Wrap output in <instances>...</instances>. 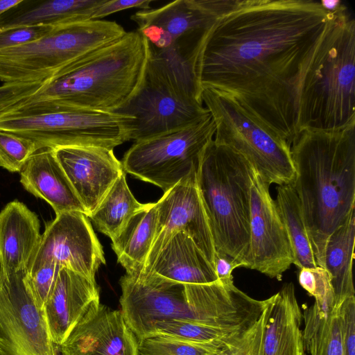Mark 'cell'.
I'll return each mask as SVG.
<instances>
[{"mask_svg":"<svg viewBox=\"0 0 355 355\" xmlns=\"http://www.w3.org/2000/svg\"><path fill=\"white\" fill-rule=\"evenodd\" d=\"M330 15L313 0H239L201 46L200 92L227 95L291 146L299 134L303 78Z\"/></svg>","mask_w":355,"mask_h":355,"instance_id":"1","label":"cell"},{"mask_svg":"<svg viewBox=\"0 0 355 355\" xmlns=\"http://www.w3.org/2000/svg\"><path fill=\"white\" fill-rule=\"evenodd\" d=\"M148 58L147 41L137 30L67 67L33 94L0 116H28L60 110L113 112L134 94Z\"/></svg>","mask_w":355,"mask_h":355,"instance_id":"2","label":"cell"},{"mask_svg":"<svg viewBox=\"0 0 355 355\" xmlns=\"http://www.w3.org/2000/svg\"><path fill=\"white\" fill-rule=\"evenodd\" d=\"M298 197L317 265L331 234L355 210V125L300 132L291 146Z\"/></svg>","mask_w":355,"mask_h":355,"instance_id":"3","label":"cell"},{"mask_svg":"<svg viewBox=\"0 0 355 355\" xmlns=\"http://www.w3.org/2000/svg\"><path fill=\"white\" fill-rule=\"evenodd\" d=\"M355 125V21L340 3L303 78L298 130L334 132Z\"/></svg>","mask_w":355,"mask_h":355,"instance_id":"4","label":"cell"},{"mask_svg":"<svg viewBox=\"0 0 355 355\" xmlns=\"http://www.w3.org/2000/svg\"><path fill=\"white\" fill-rule=\"evenodd\" d=\"M255 170L242 155L214 139L204 149L196 182L216 252L244 267L250 242L251 187Z\"/></svg>","mask_w":355,"mask_h":355,"instance_id":"5","label":"cell"},{"mask_svg":"<svg viewBox=\"0 0 355 355\" xmlns=\"http://www.w3.org/2000/svg\"><path fill=\"white\" fill-rule=\"evenodd\" d=\"M125 33L115 21L103 19L56 25L33 42L0 50V81L43 82Z\"/></svg>","mask_w":355,"mask_h":355,"instance_id":"6","label":"cell"},{"mask_svg":"<svg viewBox=\"0 0 355 355\" xmlns=\"http://www.w3.org/2000/svg\"><path fill=\"white\" fill-rule=\"evenodd\" d=\"M200 98L214 120L216 144L245 157L269 185H293L295 171L286 141L227 95L207 87L201 89Z\"/></svg>","mask_w":355,"mask_h":355,"instance_id":"7","label":"cell"},{"mask_svg":"<svg viewBox=\"0 0 355 355\" xmlns=\"http://www.w3.org/2000/svg\"><path fill=\"white\" fill-rule=\"evenodd\" d=\"M130 120L112 112L68 109L28 116H0V130L32 140L37 150L68 146L114 149L129 141Z\"/></svg>","mask_w":355,"mask_h":355,"instance_id":"8","label":"cell"},{"mask_svg":"<svg viewBox=\"0 0 355 355\" xmlns=\"http://www.w3.org/2000/svg\"><path fill=\"white\" fill-rule=\"evenodd\" d=\"M120 285L121 311L138 340L146 338L159 322L178 320L209 325L203 284H182L150 273L125 274Z\"/></svg>","mask_w":355,"mask_h":355,"instance_id":"9","label":"cell"},{"mask_svg":"<svg viewBox=\"0 0 355 355\" xmlns=\"http://www.w3.org/2000/svg\"><path fill=\"white\" fill-rule=\"evenodd\" d=\"M215 130L209 113L184 128L135 142L123 156V170L166 192L197 170Z\"/></svg>","mask_w":355,"mask_h":355,"instance_id":"10","label":"cell"},{"mask_svg":"<svg viewBox=\"0 0 355 355\" xmlns=\"http://www.w3.org/2000/svg\"><path fill=\"white\" fill-rule=\"evenodd\" d=\"M239 0H178L131 15L152 52L193 59L217 20Z\"/></svg>","mask_w":355,"mask_h":355,"instance_id":"11","label":"cell"},{"mask_svg":"<svg viewBox=\"0 0 355 355\" xmlns=\"http://www.w3.org/2000/svg\"><path fill=\"white\" fill-rule=\"evenodd\" d=\"M112 112L130 119L128 139L135 142L184 128L209 114L201 101L175 89L148 62L136 92Z\"/></svg>","mask_w":355,"mask_h":355,"instance_id":"12","label":"cell"},{"mask_svg":"<svg viewBox=\"0 0 355 355\" xmlns=\"http://www.w3.org/2000/svg\"><path fill=\"white\" fill-rule=\"evenodd\" d=\"M25 274L0 273V355H59L44 311L25 285Z\"/></svg>","mask_w":355,"mask_h":355,"instance_id":"13","label":"cell"},{"mask_svg":"<svg viewBox=\"0 0 355 355\" xmlns=\"http://www.w3.org/2000/svg\"><path fill=\"white\" fill-rule=\"evenodd\" d=\"M51 262L95 281L96 272L105 260L102 245L85 214L63 212L46 224L26 274Z\"/></svg>","mask_w":355,"mask_h":355,"instance_id":"14","label":"cell"},{"mask_svg":"<svg viewBox=\"0 0 355 355\" xmlns=\"http://www.w3.org/2000/svg\"><path fill=\"white\" fill-rule=\"evenodd\" d=\"M302 322L295 286L286 283L266 300L257 321L224 349L232 355H304Z\"/></svg>","mask_w":355,"mask_h":355,"instance_id":"15","label":"cell"},{"mask_svg":"<svg viewBox=\"0 0 355 355\" xmlns=\"http://www.w3.org/2000/svg\"><path fill=\"white\" fill-rule=\"evenodd\" d=\"M196 172L164 192L157 202L156 234L141 275L150 270L160 251L178 232L192 239L214 269L215 247L198 189Z\"/></svg>","mask_w":355,"mask_h":355,"instance_id":"16","label":"cell"},{"mask_svg":"<svg viewBox=\"0 0 355 355\" xmlns=\"http://www.w3.org/2000/svg\"><path fill=\"white\" fill-rule=\"evenodd\" d=\"M270 185L254 172L251 187L250 242L244 268L277 280L293 264L291 242Z\"/></svg>","mask_w":355,"mask_h":355,"instance_id":"17","label":"cell"},{"mask_svg":"<svg viewBox=\"0 0 355 355\" xmlns=\"http://www.w3.org/2000/svg\"><path fill=\"white\" fill-rule=\"evenodd\" d=\"M53 149L89 217L125 172L121 162L113 149L105 147L68 146Z\"/></svg>","mask_w":355,"mask_h":355,"instance_id":"18","label":"cell"},{"mask_svg":"<svg viewBox=\"0 0 355 355\" xmlns=\"http://www.w3.org/2000/svg\"><path fill=\"white\" fill-rule=\"evenodd\" d=\"M60 355H139L138 340L121 311L95 300L66 340Z\"/></svg>","mask_w":355,"mask_h":355,"instance_id":"19","label":"cell"},{"mask_svg":"<svg viewBox=\"0 0 355 355\" xmlns=\"http://www.w3.org/2000/svg\"><path fill=\"white\" fill-rule=\"evenodd\" d=\"M99 300L96 281L66 268H61L43 309L50 337L60 345L85 314Z\"/></svg>","mask_w":355,"mask_h":355,"instance_id":"20","label":"cell"},{"mask_svg":"<svg viewBox=\"0 0 355 355\" xmlns=\"http://www.w3.org/2000/svg\"><path fill=\"white\" fill-rule=\"evenodd\" d=\"M37 214L15 200L0 211V273L26 271L41 241Z\"/></svg>","mask_w":355,"mask_h":355,"instance_id":"21","label":"cell"},{"mask_svg":"<svg viewBox=\"0 0 355 355\" xmlns=\"http://www.w3.org/2000/svg\"><path fill=\"white\" fill-rule=\"evenodd\" d=\"M20 182L29 193L49 204L55 215L80 211L87 216L53 148H41L31 156L20 172Z\"/></svg>","mask_w":355,"mask_h":355,"instance_id":"22","label":"cell"},{"mask_svg":"<svg viewBox=\"0 0 355 355\" xmlns=\"http://www.w3.org/2000/svg\"><path fill=\"white\" fill-rule=\"evenodd\" d=\"M150 273L182 284H205L218 280L204 254L183 232L172 236L146 274Z\"/></svg>","mask_w":355,"mask_h":355,"instance_id":"23","label":"cell"},{"mask_svg":"<svg viewBox=\"0 0 355 355\" xmlns=\"http://www.w3.org/2000/svg\"><path fill=\"white\" fill-rule=\"evenodd\" d=\"M105 0H21L0 15V30L92 19Z\"/></svg>","mask_w":355,"mask_h":355,"instance_id":"24","label":"cell"},{"mask_svg":"<svg viewBox=\"0 0 355 355\" xmlns=\"http://www.w3.org/2000/svg\"><path fill=\"white\" fill-rule=\"evenodd\" d=\"M157 202L147 203L112 240V248L126 275L137 277L144 270L157 230Z\"/></svg>","mask_w":355,"mask_h":355,"instance_id":"25","label":"cell"},{"mask_svg":"<svg viewBox=\"0 0 355 355\" xmlns=\"http://www.w3.org/2000/svg\"><path fill=\"white\" fill-rule=\"evenodd\" d=\"M341 302L326 310L319 309L315 304L303 306L304 351L310 355H343Z\"/></svg>","mask_w":355,"mask_h":355,"instance_id":"26","label":"cell"},{"mask_svg":"<svg viewBox=\"0 0 355 355\" xmlns=\"http://www.w3.org/2000/svg\"><path fill=\"white\" fill-rule=\"evenodd\" d=\"M355 211L327 240L324 268L331 275L336 302L354 296L352 263L354 258Z\"/></svg>","mask_w":355,"mask_h":355,"instance_id":"27","label":"cell"},{"mask_svg":"<svg viewBox=\"0 0 355 355\" xmlns=\"http://www.w3.org/2000/svg\"><path fill=\"white\" fill-rule=\"evenodd\" d=\"M130 191L123 172L89 218L99 232L115 239L130 218L145 207Z\"/></svg>","mask_w":355,"mask_h":355,"instance_id":"28","label":"cell"},{"mask_svg":"<svg viewBox=\"0 0 355 355\" xmlns=\"http://www.w3.org/2000/svg\"><path fill=\"white\" fill-rule=\"evenodd\" d=\"M276 204L288 234L293 264L299 269L318 266L298 197L292 185L277 188Z\"/></svg>","mask_w":355,"mask_h":355,"instance_id":"29","label":"cell"},{"mask_svg":"<svg viewBox=\"0 0 355 355\" xmlns=\"http://www.w3.org/2000/svg\"><path fill=\"white\" fill-rule=\"evenodd\" d=\"M246 330L173 320L155 324L147 337L164 336L190 343L211 345L223 349L239 339Z\"/></svg>","mask_w":355,"mask_h":355,"instance_id":"30","label":"cell"},{"mask_svg":"<svg viewBox=\"0 0 355 355\" xmlns=\"http://www.w3.org/2000/svg\"><path fill=\"white\" fill-rule=\"evenodd\" d=\"M139 355H216L222 349L211 345L183 341L164 336L138 340Z\"/></svg>","mask_w":355,"mask_h":355,"instance_id":"31","label":"cell"},{"mask_svg":"<svg viewBox=\"0 0 355 355\" xmlns=\"http://www.w3.org/2000/svg\"><path fill=\"white\" fill-rule=\"evenodd\" d=\"M300 286L315 298V304L320 309L333 307L337 302L329 272L324 268H302L298 273Z\"/></svg>","mask_w":355,"mask_h":355,"instance_id":"32","label":"cell"},{"mask_svg":"<svg viewBox=\"0 0 355 355\" xmlns=\"http://www.w3.org/2000/svg\"><path fill=\"white\" fill-rule=\"evenodd\" d=\"M37 150L32 140L0 130V166L10 172H21Z\"/></svg>","mask_w":355,"mask_h":355,"instance_id":"33","label":"cell"},{"mask_svg":"<svg viewBox=\"0 0 355 355\" xmlns=\"http://www.w3.org/2000/svg\"><path fill=\"white\" fill-rule=\"evenodd\" d=\"M61 268L55 263H47L31 275L25 274V285L36 306L43 310L54 286Z\"/></svg>","mask_w":355,"mask_h":355,"instance_id":"34","label":"cell"},{"mask_svg":"<svg viewBox=\"0 0 355 355\" xmlns=\"http://www.w3.org/2000/svg\"><path fill=\"white\" fill-rule=\"evenodd\" d=\"M55 26H18L0 30V50L33 42L51 32Z\"/></svg>","mask_w":355,"mask_h":355,"instance_id":"35","label":"cell"},{"mask_svg":"<svg viewBox=\"0 0 355 355\" xmlns=\"http://www.w3.org/2000/svg\"><path fill=\"white\" fill-rule=\"evenodd\" d=\"M43 82L3 83L0 86V113L35 93Z\"/></svg>","mask_w":355,"mask_h":355,"instance_id":"36","label":"cell"},{"mask_svg":"<svg viewBox=\"0 0 355 355\" xmlns=\"http://www.w3.org/2000/svg\"><path fill=\"white\" fill-rule=\"evenodd\" d=\"M343 331V355H355V297L345 298L340 305Z\"/></svg>","mask_w":355,"mask_h":355,"instance_id":"37","label":"cell"},{"mask_svg":"<svg viewBox=\"0 0 355 355\" xmlns=\"http://www.w3.org/2000/svg\"><path fill=\"white\" fill-rule=\"evenodd\" d=\"M152 0H105L94 11L92 20L102 18L124 10L137 8L141 10L150 8Z\"/></svg>","mask_w":355,"mask_h":355,"instance_id":"38","label":"cell"},{"mask_svg":"<svg viewBox=\"0 0 355 355\" xmlns=\"http://www.w3.org/2000/svg\"><path fill=\"white\" fill-rule=\"evenodd\" d=\"M241 267V264L229 255L216 252L214 257V269L218 280L223 284H229L234 282L232 272Z\"/></svg>","mask_w":355,"mask_h":355,"instance_id":"39","label":"cell"},{"mask_svg":"<svg viewBox=\"0 0 355 355\" xmlns=\"http://www.w3.org/2000/svg\"><path fill=\"white\" fill-rule=\"evenodd\" d=\"M21 0H0V15L18 4Z\"/></svg>","mask_w":355,"mask_h":355,"instance_id":"40","label":"cell"},{"mask_svg":"<svg viewBox=\"0 0 355 355\" xmlns=\"http://www.w3.org/2000/svg\"><path fill=\"white\" fill-rule=\"evenodd\" d=\"M216 355H232L229 352H227L226 349H223L219 353H218Z\"/></svg>","mask_w":355,"mask_h":355,"instance_id":"41","label":"cell"},{"mask_svg":"<svg viewBox=\"0 0 355 355\" xmlns=\"http://www.w3.org/2000/svg\"><path fill=\"white\" fill-rule=\"evenodd\" d=\"M304 355H306V354H305V353H304Z\"/></svg>","mask_w":355,"mask_h":355,"instance_id":"42","label":"cell"}]
</instances>
